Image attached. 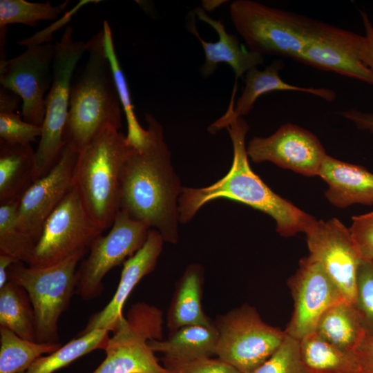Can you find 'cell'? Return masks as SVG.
I'll return each mask as SVG.
<instances>
[{
  "label": "cell",
  "instance_id": "30bf717a",
  "mask_svg": "<svg viewBox=\"0 0 373 373\" xmlns=\"http://www.w3.org/2000/svg\"><path fill=\"white\" fill-rule=\"evenodd\" d=\"M111 227L106 235L95 239L77 269L75 294L83 300H91L102 294L106 274L142 248L151 228L120 210Z\"/></svg>",
  "mask_w": 373,
  "mask_h": 373
},
{
  "label": "cell",
  "instance_id": "836d02e7",
  "mask_svg": "<svg viewBox=\"0 0 373 373\" xmlns=\"http://www.w3.org/2000/svg\"><path fill=\"white\" fill-rule=\"evenodd\" d=\"M354 305L365 336L373 337V260H362L359 265Z\"/></svg>",
  "mask_w": 373,
  "mask_h": 373
},
{
  "label": "cell",
  "instance_id": "d6986e66",
  "mask_svg": "<svg viewBox=\"0 0 373 373\" xmlns=\"http://www.w3.org/2000/svg\"><path fill=\"white\" fill-rule=\"evenodd\" d=\"M164 242L157 230H149L144 245L123 263L120 280L112 299L102 310L90 317L86 326L78 335L95 329H113L123 316L124 305L133 289L145 276L154 270Z\"/></svg>",
  "mask_w": 373,
  "mask_h": 373
},
{
  "label": "cell",
  "instance_id": "4dcf8cb0",
  "mask_svg": "<svg viewBox=\"0 0 373 373\" xmlns=\"http://www.w3.org/2000/svg\"><path fill=\"white\" fill-rule=\"evenodd\" d=\"M68 1L59 6L50 1L32 3L24 0H0V28L12 23L37 26L39 21L54 20L62 13Z\"/></svg>",
  "mask_w": 373,
  "mask_h": 373
},
{
  "label": "cell",
  "instance_id": "74e56055",
  "mask_svg": "<svg viewBox=\"0 0 373 373\" xmlns=\"http://www.w3.org/2000/svg\"><path fill=\"white\" fill-rule=\"evenodd\" d=\"M359 373H373V337L365 336L354 351Z\"/></svg>",
  "mask_w": 373,
  "mask_h": 373
},
{
  "label": "cell",
  "instance_id": "5bb4252c",
  "mask_svg": "<svg viewBox=\"0 0 373 373\" xmlns=\"http://www.w3.org/2000/svg\"><path fill=\"white\" fill-rule=\"evenodd\" d=\"M305 233L309 256L321 265L344 298L354 304L362 260L349 229L337 218L316 220Z\"/></svg>",
  "mask_w": 373,
  "mask_h": 373
},
{
  "label": "cell",
  "instance_id": "4316f807",
  "mask_svg": "<svg viewBox=\"0 0 373 373\" xmlns=\"http://www.w3.org/2000/svg\"><path fill=\"white\" fill-rule=\"evenodd\" d=\"M0 326L37 342L35 311L28 294L10 280L0 289Z\"/></svg>",
  "mask_w": 373,
  "mask_h": 373
},
{
  "label": "cell",
  "instance_id": "3957f363",
  "mask_svg": "<svg viewBox=\"0 0 373 373\" xmlns=\"http://www.w3.org/2000/svg\"><path fill=\"white\" fill-rule=\"evenodd\" d=\"M86 62L72 79L65 130L66 144L79 152L106 127L119 130L122 125V107L102 28L86 41Z\"/></svg>",
  "mask_w": 373,
  "mask_h": 373
},
{
  "label": "cell",
  "instance_id": "f546056e",
  "mask_svg": "<svg viewBox=\"0 0 373 373\" xmlns=\"http://www.w3.org/2000/svg\"><path fill=\"white\" fill-rule=\"evenodd\" d=\"M18 205L19 203L0 204V254L28 265L36 243L17 225Z\"/></svg>",
  "mask_w": 373,
  "mask_h": 373
},
{
  "label": "cell",
  "instance_id": "6da1fadb",
  "mask_svg": "<svg viewBox=\"0 0 373 373\" xmlns=\"http://www.w3.org/2000/svg\"><path fill=\"white\" fill-rule=\"evenodd\" d=\"M141 142L132 144L121 177L119 210L157 230L164 242L178 241V202L183 186L172 164L162 125L150 113Z\"/></svg>",
  "mask_w": 373,
  "mask_h": 373
},
{
  "label": "cell",
  "instance_id": "8fae6325",
  "mask_svg": "<svg viewBox=\"0 0 373 373\" xmlns=\"http://www.w3.org/2000/svg\"><path fill=\"white\" fill-rule=\"evenodd\" d=\"M102 232L88 215L73 186L44 223L27 265L45 267L86 254Z\"/></svg>",
  "mask_w": 373,
  "mask_h": 373
},
{
  "label": "cell",
  "instance_id": "52a82bcc",
  "mask_svg": "<svg viewBox=\"0 0 373 373\" xmlns=\"http://www.w3.org/2000/svg\"><path fill=\"white\" fill-rule=\"evenodd\" d=\"M102 350L104 361L89 373H171L149 345L163 338V314L154 305L133 304L117 323Z\"/></svg>",
  "mask_w": 373,
  "mask_h": 373
},
{
  "label": "cell",
  "instance_id": "8d00e7d4",
  "mask_svg": "<svg viewBox=\"0 0 373 373\" xmlns=\"http://www.w3.org/2000/svg\"><path fill=\"white\" fill-rule=\"evenodd\" d=\"M349 230L361 260H373V211L352 217Z\"/></svg>",
  "mask_w": 373,
  "mask_h": 373
},
{
  "label": "cell",
  "instance_id": "ba28073f",
  "mask_svg": "<svg viewBox=\"0 0 373 373\" xmlns=\"http://www.w3.org/2000/svg\"><path fill=\"white\" fill-rule=\"evenodd\" d=\"M73 35V28L68 26L60 39L55 43L52 81L45 98L42 134L35 151V181L54 166L66 144L65 130L73 73L79 60L86 52V41L75 40Z\"/></svg>",
  "mask_w": 373,
  "mask_h": 373
},
{
  "label": "cell",
  "instance_id": "d590c367",
  "mask_svg": "<svg viewBox=\"0 0 373 373\" xmlns=\"http://www.w3.org/2000/svg\"><path fill=\"white\" fill-rule=\"evenodd\" d=\"M162 363L171 373H241L218 357H204L186 361L163 357Z\"/></svg>",
  "mask_w": 373,
  "mask_h": 373
},
{
  "label": "cell",
  "instance_id": "484cf974",
  "mask_svg": "<svg viewBox=\"0 0 373 373\" xmlns=\"http://www.w3.org/2000/svg\"><path fill=\"white\" fill-rule=\"evenodd\" d=\"M303 361L310 373H359L354 352L341 349L315 332L299 341Z\"/></svg>",
  "mask_w": 373,
  "mask_h": 373
},
{
  "label": "cell",
  "instance_id": "9c48e42d",
  "mask_svg": "<svg viewBox=\"0 0 373 373\" xmlns=\"http://www.w3.org/2000/svg\"><path fill=\"white\" fill-rule=\"evenodd\" d=\"M218 338L216 356L241 373H251L280 347L285 331L262 321L255 307L244 304L213 321Z\"/></svg>",
  "mask_w": 373,
  "mask_h": 373
},
{
  "label": "cell",
  "instance_id": "e0dca14e",
  "mask_svg": "<svg viewBox=\"0 0 373 373\" xmlns=\"http://www.w3.org/2000/svg\"><path fill=\"white\" fill-rule=\"evenodd\" d=\"M247 153L256 163L269 161L306 176L318 175L327 155L315 135L294 124L281 126L269 137H254Z\"/></svg>",
  "mask_w": 373,
  "mask_h": 373
},
{
  "label": "cell",
  "instance_id": "83f0119b",
  "mask_svg": "<svg viewBox=\"0 0 373 373\" xmlns=\"http://www.w3.org/2000/svg\"><path fill=\"white\" fill-rule=\"evenodd\" d=\"M61 346L60 343L30 341L0 326V373H23L43 354H51Z\"/></svg>",
  "mask_w": 373,
  "mask_h": 373
},
{
  "label": "cell",
  "instance_id": "7402d4cb",
  "mask_svg": "<svg viewBox=\"0 0 373 373\" xmlns=\"http://www.w3.org/2000/svg\"><path fill=\"white\" fill-rule=\"evenodd\" d=\"M203 283V267L198 263L189 265L176 283L168 309L166 326L170 332L186 325H214L202 309Z\"/></svg>",
  "mask_w": 373,
  "mask_h": 373
},
{
  "label": "cell",
  "instance_id": "5b68a950",
  "mask_svg": "<svg viewBox=\"0 0 373 373\" xmlns=\"http://www.w3.org/2000/svg\"><path fill=\"white\" fill-rule=\"evenodd\" d=\"M229 14L251 52L298 60L316 20L250 0H236Z\"/></svg>",
  "mask_w": 373,
  "mask_h": 373
},
{
  "label": "cell",
  "instance_id": "8992f818",
  "mask_svg": "<svg viewBox=\"0 0 373 373\" xmlns=\"http://www.w3.org/2000/svg\"><path fill=\"white\" fill-rule=\"evenodd\" d=\"M84 255L79 253L45 267H32L21 262L9 267L8 280L23 287L32 304L37 342L59 343V320L75 294L77 269Z\"/></svg>",
  "mask_w": 373,
  "mask_h": 373
},
{
  "label": "cell",
  "instance_id": "f35d334b",
  "mask_svg": "<svg viewBox=\"0 0 373 373\" xmlns=\"http://www.w3.org/2000/svg\"><path fill=\"white\" fill-rule=\"evenodd\" d=\"M361 14L365 31L361 59L363 63L373 71V26L366 12L361 11Z\"/></svg>",
  "mask_w": 373,
  "mask_h": 373
},
{
  "label": "cell",
  "instance_id": "e575fe53",
  "mask_svg": "<svg viewBox=\"0 0 373 373\" xmlns=\"http://www.w3.org/2000/svg\"><path fill=\"white\" fill-rule=\"evenodd\" d=\"M41 134V126L24 121L15 112L0 113V140L10 144H30Z\"/></svg>",
  "mask_w": 373,
  "mask_h": 373
},
{
  "label": "cell",
  "instance_id": "cb8c5ba5",
  "mask_svg": "<svg viewBox=\"0 0 373 373\" xmlns=\"http://www.w3.org/2000/svg\"><path fill=\"white\" fill-rule=\"evenodd\" d=\"M218 338L215 324L192 325L170 332L166 339H151L149 345L154 352H160L165 358L186 361L216 355Z\"/></svg>",
  "mask_w": 373,
  "mask_h": 373
},
{
  "label": "cell",
  "instance_id": "7bdbcfd3",
  "mask_svg": "<svg viewBox=\"0 0 373 373\" xmlns=\"http://www.w3.org/2000/svg\"><path fill=\"white\" fill-rule=\"evenodd\" d=\"M226 2L225 1H202V9L205 11H211L217 8L222 3Z\"/></svg>",
  "mask_w": 373,
  "mask_h": 373
},
{
  "label": "cell",
  "instance_id": "44dd1931",
  "mask_svg": "<svg viewBox=\"0 0 373 373\" xmlns=\"http://www.w3.org/2000/svg\"><path fill=\"white\" fill-rule=\"evenodd\" d=\"M318 175L328 184L325 195L335 207L373 204V173L365 167L327 155Z\"/></svg>",
  "mask_w": 373,
  "mask_h": 373
},
{
  "label": "cell",
  "instance_id": "ac0fdd59",
  "mask_svg": "<svg viewBox=\"0 0 373 373\" xmlns=\"http://www.w3.org/2000/svg\"><path fill=\"white\" fill-rule=\"evenodd\" d=\"M191 17L192 20L187 29L198 39L205 55L204 62L200 69L202 76H211L219 64H228L236 77L231 97L235 100L238 79L262 64L264 56L245 47L236 36L227 32L221 20L211 17L202 8H196Z\"/></svg>",
  "mask_w": 373,
  "mask_h": 373
},
{
  "label": "cell",
  "instance_id": "ab89813d",
  "mask_svg": "<svg viewBox=\"0 0 373 373\" xmlns=\"http://www.w3.org/2000/svg\"><path fill=\"white\" fill-rule=\"evenodd\" d=\"M341 115L347 119L354 122L358 128L373 133V113L352 108L343 112Z\"/></svg>",
  "mask_w": 373,
  "mask_h": 373
},
{
  "label": "cell",
  "instance_id": "2e32d148",
  "mask_svg": "<svg viewBox=\"0 0 373 373\" xmlns=\"http://www.w3.org/2000/svg\"><path fill=\"white\" fill-rule=\"evenodd\" d=\"M78 155V151L66 144L57 162L32 183L19 202L17 225L36 245L46 220L73 187Z\"/></svg>",
  "mask_w": 373,
  "mask_h": 373
},
{
  "label": "cell",
  "instance_id": "ffe728a7",
  "mask_svg": "<svg viewBox=\"0 0 373 373\" xmlns=\"http://www.w3.org/2000/svg\"><path fill=\"white\" fill-rule=\"evenodd\" d=\"M283 62L276 60L263 70L258 68L249 70L245 74V88L237 99L234 107L211 124L208 131L215 134L224 128H227L231 122L243 117L253 108L257 99L263 94L276 90H290L312 94L326 101L332 102L336 97V93L326 88L301 87L285 82L280 77L279 70Z\"/></svg>",
  "mask_w": 373,
  "mask_h": 373
},
{
  "label": "cell",
  "instance_id": "603a6c76",
  "mask_svg": "<svg viewBox=\"0 0 373 373\" xmlns=\"http://www.w3.org/2000/svg\"><path fill=\"white\" fill-rule=\"evenodd\" d=\"M35 151L30 144L0 140V204L19 203L35 181Z\"/></svg>",
  "mask_w": 373,
  "mask_h": 373
},
{
  "label": "cell",
  "instance_id": "1f68e13d",
  "mask_svg": "<svg viewBox=\"0 0 373 373\" xmlns=\"http://www.w3.org/2000/svg\"><path fill=\"white\" fill-rule=\"evenodd\" d=\"M102 29L106 53L110 62L118 96L127 121L128 134L126 137L131 144H138L143 138L146 129L140 125L135 115L127 82L115 52L111 29L107 21H104Z\"/></svg>",
  "mask_w": 373,
  "mask_h": 373
},
{
  "label": "cell",
  "instance_id": "4fadbf2b",
  "mask_svg": "<svg viewBox=\"0 0 373 373\" xmlns=\"http://www.w3.org/2000/svg\"><path fill=\"white\" fill-rule=\"evenodd\" d=\"M287 285L294 311L284 331L298 341L314 332L318 319L329 307L347 301L321 265L309 255L300 259Z\"/></svg>",
  "mask_w": 373,
  "mask_h": 373
},
{
  "label": "cell",
  "instance_id": "60d3db41",
  "mask_svg": "<svg viewBox=\"0 0 373 373\" xmlns=\"http://www.w3.org/2000/svg\"><path fill=\"white\" fill-rule=\"evenodd\" d=\"M21 99V97L12 90L0 86V113L15 112Z\"/></svg>",
  "mask_w": 373,
  "mask_h": 373
},
{
  "label": "cell",
  "instance_id": "d4e9b609",
  "mask_svg": "<svg viewBox=\"0 0 373 373\" xmlns=\"http://www.w3.org/2000/svg\"><path fill=\"white\" fill-rule=\"evenodd\" d=\"M314 332L327 342L352 352L365 336L354 304L345 300L331 306L321 315Z\"/></svg>",
  "mask_w": 373,
  "mask_h": 373
},
{
  "label": "cell",
  "instance_id": "277c9868",
  "mask_svg": "<svg viewBox=\"0 0 373 373\" xmlns=\"http://www.w3.org/2000/svg\"><path fill=\"white\" fill-rule=\"evenodd\" d=\"M131 146L122 132L106 127L79 152L73 186L88 215L103 231L119 211L122 172Z\"/></svg>",
  "mask_w": 373,
  "mask_h": 373
},
{
  "label": "cell",
  "instance_id": "9a60e30c",
  "mask_svg": "<svg viewBox=\"0 0 373 373\" xmlns=\"http://www.w3.org/2000/svg\"><path fill=\"white\" fill-rule=\"evenodd\" d=\"M365 37L316 20L297 61L373 86V71L362 61Z\"/></svg>",
  "mask_w": 373,
  "mask_h": 373
},
{
  "label": "cell",
  "instance_id": "f1b7e54d",
  "mask_svg": "<svg viewBox=\"0 0 373 373\" xmlns=\"http://www.w3.org/2000/svg\"><path fill=\"white\" fill-rule=\"evenodd\" d=\"M111 332L100 328L77 335L54 352L38 358L23 373H54L92 351L102 349Z\"/></svg>",
  "mask_w": 373,
  "mask_h": 373
},
{
  "label": "cell",
  "instance_id": "7c38bea8",
  "mask_svg": "<svg viewBox=\"0 0 373 373\" xmlns=\"http://www.w3.org/2000/svg\"><path fill=\"white\" fill-rule=\"evenodd\" d=\"M55 44H31L21 55L0 61L1 86L22 99L21 115L28 123L41 126L46 114L45 94L52 81Z\"/></svg>",
  "mask_w": 373,
  "mask_h": 373
},
{
  "label": "cell",
  "instance_id": "7a4b0ae2",
  "mask_svg": "<svg viewBox=\"0 0 373 373\" xmlns=\"http://www.w3.org/2000/svg\"><path fill=\"white\" fill-rule=\"evenodd\" d=\"M227 128L233 149L231 167L222 178L210 186L183 187L178 202L180 223L189 222L210 201L226 198L270 216L276 222V231L282 236L305 233L316 219L275 193L251 170L245 145L249 131L246 120L238 117L231 122Z\"/></svg>",
  "mask_w": 373,
  "mask_h": 373
},
{
  "label": "cell",
  "instance_id": "d6a6232c",
  "mask_svg": "<svg viewBox=\"0 0 373 373\" xmlns=\"http://www.w3.org/2000/svg\"><path fill=\"white\" fill-rule=\"evenodd\" d=\"M251 373L310 372L303 361L299 341L286 334L276 351Z\"/></svg>",
  "mask_w": 373,
  "mask_h": 373
},
{
  "label": "cell",
  "instance_id": "b9f144b4",
  "mask_svg": "<svg viewBox=\"0 0 373 373\" xmlns=\"http://www.w3.org/2000/svg\"><path fill=\"white\" fill-rule=\"evenodd\" d=\"M16 261L7 255L0 254V289L8 281V271L12 264Z\"/></svg>",
  "mask_w": 373,
  "mask_h": 373
}]
</instances>
